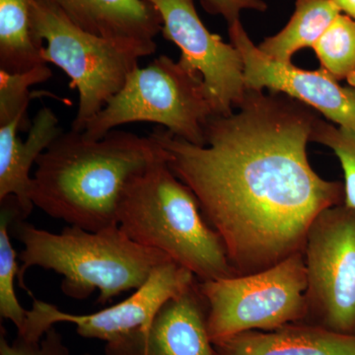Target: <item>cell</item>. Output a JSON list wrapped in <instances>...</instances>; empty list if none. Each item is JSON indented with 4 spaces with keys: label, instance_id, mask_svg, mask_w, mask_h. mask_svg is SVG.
I'll use <instances>...</instances> for the list:
<instances>
[{
    "label": "cell",
    "instance_id": "d6986e66",
    "mask_svg": "<svg viewBox=\"0 0 355 355\" xmlns=\"http://www.w3.org/2000/svg\"><path fill=\"white\" fill-rule=\"evenodd\" d=\"M313 50L322 67L338 80L355 86V21L340 13Z\"/></svg>",
    "mask_w": 355,
    "mask_h": 355
},
{
    "label": "cell",
    "instance_id": "ac0fdd59",
    "mask_svg": "<svg viewBox=\"0 0 355 355\" xmlns=\"http://www.w3.org/2000/svg\"><path fill=\"white\" fill-rule=\"evenodd\" d=\"M0 202V316L12 322L20 331L25 324L27 310L21 306L14 291V279L18 277L20 266L16 261L17 254L11 243L9 228L16 219L22 218L17 198L10 196Z\"/></svg>",
    "mask_w": 355,
    "mask_h": 355
},
{
    "label": "cell",
    "instance_id": "7a4b0ae2",
    "mask_svg": "<svg viewBox=\"0 0 355 355\" xmlns=\"http://www.w3.org/2000/svg\"><path fill=\"white\" fill-rule=\"evenodd\" d=\"M169 155L151 137L112 130L93 140L60 133L36 161L30 197L53 218L88 231L119 226V207L128 183Z\"/></svg>",
    "mask_w": 355,
    "mask_h": 355
},
{
    "label": "cell",
    "instance_id": "277c9868",
    "mask_svg": "<svg viewBox=\"0 0 355 355\" xmlns=\"http://www.w3.org/2000/svg\"><path fill=\"white\" fill-rule=\"evenodd\" d=\"M118 216L119 226L130 239L167 254L200 282L235 277L220 235L168 162L133 178Z\"/></svg>",
    "mask_w": 355,
    "mask_h": 355
},
{
    "label": "cell",
    "instance_id": "6da1fadb",
    "mask_svg": "<svg viewBox=\"0 0 355 355\" xmlns=\"http://www.w3.org/2000/svg\"><path fill=\"white\" fill-rule=\"evenodd\" d=\"M237 112L216 114L195 146L161 127L150 133L220 235L236 275L268 270L304 251L318 214L345 202L342 182L311 167L320 116L295 98L247 89Z\"/></svg>",
    "mask_w": 355,
    "mask_h": 355
},
{
    "label": "cell",
    "instance_id": "9c48e42d",
    "mask_svg": "<svg viewBox=\"0 0 355 355\" xmlns=\"http://www.w3.org/2000/svg\"><path fill=\"white\" fill-rule=\"evenodd\" d=\"M197 277L174 261H165L151 273L144 286L118 304L88 315H74L57 306L34 298L27 311L22 330L17 335L40 342L55 324H74L79 336L97 338L107 343L139 328H147L170 299L176 297L195 282Z\"/></svg>",
    "mask_w": 355,
    "mask_h": 355
},
{
    "label": "cell",
    "instance_id": "8fae6325",
    "mask_svg": "<svg viewBox=\"0 0 355 355\" xmlns=\"http://www.w3.org/2000/svg\"><path fill=\"white\" fill-rule=\"evenodd\" d=\"M244 64L247 89L284 93L317 110L338 127L355 132V86H343L321 67L316 71L275 62L254 46L241 21L228 27Z\"/></svg>",
    "mask_w": 355,
    "mask_h": 355
},
{
    "label": "cell",
    "instance_id": "3957f363",
    "mask_svg": "<svg viewBox=\"0 0 355 355\" xmlns=\"http://www.w3.org/2000/svg\"><path fill=\"white\" fill-rule=\"evenodd\" d=\"M11 229L24 245L18 282L28 291L25 273L40 266L64 277L60 288L65 295L85 300L98 289L97 303L104 305L121 292L139 289L158 266L171 260L133 241L120 226L88 231L70 225L55 234L16 219Z\"/></svg>",
    "mask_w": 355,
    "mask_h": 355
},
{
    "label": "cell",
    "instance_id": "ffe728a7",
    "mask_svg": "<svg viewBox=\"0 0 355 355\" xmlns=\"http://www.w3.org/2000/svg\"><path fill=\"white\" fill-rule=\"evenodd\" d=\"M53 76L48 65L42 64L23 73H8L0 70V127L25 116L31 100L29 88Z\"/></svg>",
    "mask_w": 355,
    "mask_h": 355
},
{
    "label": "cell",
    "instance_id": "44dd1931",
    "mask_svg": "<svg viewBox=\"0 0 355 355\" xmlns=\"http://www.w3.org/2000/svg\"><path fill=\"white\" fill-rule=\"evenodd\" d=\"M311 142L329 147L342 165L345 176L343 205L355 209V132L318 120Z\"/></svg>",
    "mask_w": 355,
    "mask_h": 355
},
{
    "label": "cell",
    "instance_id": "9a60e30c",
    "mask_svg": "<svg viewBox=\"0 0 355 355\" xmlns=\"http://www.w3.org/2000/svg\"><path fill=\"white\" fill-rule=\"evenodd\" d=\"M217 355H355V336L298 322L249 331L216 343Z\"/></svg>",
    "mask_w": 355,
    "mask_h": 355
},
{
    "label": "cell",
    "instance_id": "7402d4cb",
    "mask_svg": "<svg viewBox=\"0 0 355 355\" xmlns=\"http://www.w3.org/2000/svg\"><path fill=\"white\" fill-rule=\"evenodd\" d=\"M0 355H70V352L60 331L53 327L40 342H32L17 336L10 343L2 335Z\"/></svg>",
    "mask_w": 355,
    "mask_h": 355
},
{
    "label": "cell",
    "instance_id": "8992f818",
    "mask_svg": "<svg viewBox=\"0 0 355 355\" xmlns=\"http://www.w3.org/2000/svg\"><path fill=\"white\" fill-rule=\"evenodd\" d=\"M33 30L44 64L57 65L79 93L71 130L83 132L88 121L106 107L139 65V58L108 40L83 31L48 0H31Z\"/></svg>",
    "mask_w": 355,
    "mask_h": 355
},
{
    "label": "cell",
    "instance_id": "4fadbf2b",
    "mask_svg": "<svg viewBox=\"0 0 355 355\" xmlns=\"http://www.w3.org/2000/svg\"><path fill=\"white\" fill-rule=\"evenodd\" d=\"M83 31L140 58L153 55L162 18L146 0H48Z\"/></svg>",
    "mask_w": 355,
    "mask_h": 355
},
{
    "label": "cell",
    "instance_id": "5bb4252c",
    "mask_svg": "<svg viewBox=\"0 0 355 355\" xmlns=\"http://www.w3.org/2000/svg\"><path fill=\"white\" fill-rule=\"evenodd\" d=\"M57 114L43 107L32 123L19 116L0 127V200L13 196L17 198L21 218L31 214L32 177L30 170L37 159L60 133Z\"/></svg>",
    "mask_w": 355,
    "mask_h": 355
},
{
    "label": "cell",
    "instance_id": "e0dca14e",
    "mask_svg": "<svg viewBox=\"0 0 355 355\" xmlns=\"http://www.w3.org/2000/svg\"><path fill=\"white\" fill-rule=\"evenodd\" d=\"M35 36L31 0H0V70L23 73L44 64Z\"/></svg>",
    "mask_w": 355,
    "mask_h": 355
},
{
    "label": "cell",
    "instance_id": "5b68a950",
    "mask_svg": "<svg viewBox=\"0 0 355 355\" xmlns=\"http://www.w3.org/2000/svg\"><path fill=\"white\" fill-rule=\"evenodd\" d=\"M216 114L218 110L202 74L163 55L144 69L137 67L83 133L98 140L120 125L147 121L203 146L205 125Z\"/></svg>",
    "mask_w": 355,
    "mask_h": 355
},
{
    "label": "cell",
    "instance_id": "52a82bcc",
    "mask_svg": "<svg viewBox=\"0 0 355 355\" xmlns=\"http://www.w3.org/2000/svg\"><path fill=\"white\" fill-rule=\"evenodd\" d=\"M214 345L249 331H273L307 317L303 253L248 275L200 282Z\"/></svg>",
    "mask_w": 355,
    "mask_h": 355
},
{
    "label": "cell",
    "instance_id": "30bf717a",
    "mask_svg": "<svg viewBox=\"0 0 355 355\" xmlns=\"http://www.w3.org/2000/svg\"><path fill=\"white\" fill-rule=\"evenodd\" d=\"M162 18L163 37L179 46L180 60L203 77L218 114L233 113L247 88L244 64L232 44L210 33L198 16L193 0H146Z\"/></svg>",
    "mask_w": 355,
    "mask_h": 355
},
{
    "label": "cell",
    "instance_id": "cb8c5ba5",
    "mask_svg": "<svg viewBox=\"0 0 355 355\" xmlns=\"http://www.w3.org/2000/svg\"><path fill=\"white\" fill-rule=\"evenodd\" d=\"M336 6L340 9V13L349 16L355 21V0H333Z\"/></svg>",
    "mask_w": 355,
    "mask_h": 355
},
{
    "label": "cell",
    "instance_id": "d4e9b609",
    "mask_svg": "<svg viewBox=\"0 0 355 355\" xmlns=\"http://www.w3.org/2000/svg\"><path fill=\"white\" fill-rule=\"evenodd\" d=\"M83 355H92V354H83Z\"/></svg>",
    "mask_w": 355,
    "mask_h": 355
},
{
    "label": "cell",
    "instance_id": "603a6c76",
    "mask_svg": "<svg viewBox=\"0 0 355 355\" xmlns=\"http://www.w3.org/2000/svg\"><path fill=\"white\" fill-rule=\"evenodd\" d=\"M203 8L214 15H220L229 26L240 21L243 10L265 12L268 4L263 0H200Z\"/></svg>",
    "mask_w": 355,
    "mask_h": 355
},
{
    "label": "cell",
    "instance_id": "ba28073f",
    "mask_svg": "<svg viewBox=\"0 0 355 355\" xmlns=\"http://www.w3.org/2000/svg\"><path fill=\"white\" fill-rule=\"evenodd\" d=\"M305 323L355 336V209L345 205L318 214L308 230Z\"/></svg>",
    "mask_w": 355,
    "mask_h": 355
},
{
    "label": "cell",
    "instance_id": "7c38bea8",
    "mask_svg": "<svg viewBox=\"0 0 355 355\" xmlns=\"http://www.w3.org/2000/svg\"><path fill=\"white\" fill-rule=\"evenodd\" d=\"M209 307L195 280L162 306L147 328H139L105 347L106 355H217L207 327Z\"/></svg>",
    "mask_w": 355,
    "mask_h": 355
},
{
    "label": "cell",
    "instance_id": "2e32d148",
    "mask_svg": "<svg viewBox=\"0 0 355 355\" xmlns=\"http://www.w3.org/2000/svg\"><path fill=\"white\" fill-rule=\"evenodd\" d=\"M340 14L333 0H296L286 27L263 40L259 50L275 62L291 64L292 55L301 49H313Z\"/></svg>",
    "mask_w": 355,
    "mask_h": 355
}]
</instances>
